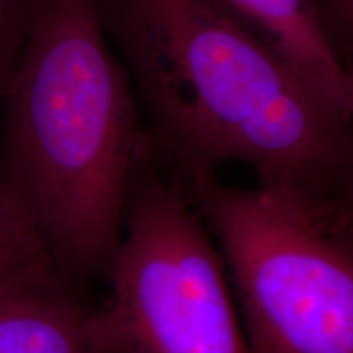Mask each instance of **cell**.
<instances>
[{"label":"cell","mask_w":353,"mask_h":353,"mask_svg":"<svg viewBox=\"0 0 353 353\" xmlns=\"http://www.w3.org/2000/svg\"><path fill=\"white\" fill-rule=\"evenodd\" d=\"M327 208L330 218L339 228L353 232V151L327 203Z\"/></svg>","instance_id":"30bf717a"},{"label":"cell","mask_w":353,"mask_h":353,"mask_svg":"<svg viewBox=\"0 0 353 353\" xmlns=\"http://www.w3.org/2000/svg\"><path fill=\"white\" fill-rule=\"evenodd\" d=\"M314 3L335 56L353 77V0H314Z\"/></svg>","instance_id":"9c48e42d"},{"label":"cell","mask_w":353,"mask_h":353,"mask_svg":"<svg viewBox=\"0 0 353 353\" xmlns=\"http://www.w3.org/2000/svg\"><path fill=\"white\" fill-rule=\"evenodd\" d=\"M110 298L92 314L100 353H250L218 244L154 149L132 179Z\"/></svg>","instance_id":"277c9868"},{"label":"cell","mask_w":353,"mask_h":353,"mask_svg":"<svg viewBox=\"0 0 353 353\" xmlns=\"http://www.w3.org/2000/svg\"><path fill=\"white\" fill-rule=\"evenodd\" d=\"M57 267L0 283V353H100L94 309Z\"/></svg>","instance_id":"5b68a950"},{"label":"cell","mask_w":353,"mask_h":353,"mask_svg":"<svg viewBox=\"0 0 353 353\" xmlns=\"http://www.w3.org/2000/svg\"><path fill=\"white\" fill-rule=\"evenodd\" d=\"M37 0H0V100L19 61Z\"/></svg>","instance_id":"ba28073f"},{"label":"cell","mask_w":353,"mask_h":353,"mask_svg":"<svg viewBox=\"0 0 353 353\" xmlns=\"http://www.w3.org/2000/svg\"><path fill=\"white\" fill-rule=\"evenodd\" d=\"M0 169L69 280L105 275L152 151L99 0H37L8 82Z\"/></svg>","instance_id":"7a4b0ae2"},{"label":"cell","mask_w":353,"mask_h":353,"mask_svg":"<svg viewBox=\"0 0 353 353\" xmlns=\"http://www.w3.org/2000/svg\"><path fill=\"white\" fill-rule=\"evenodd\" d=\"M347 234H348V236H350L352 237V239H353V232H350V231H345Z\"/></svg>","instance_id":"8fae6325"},{"label":"cell","mask_w":353,"mask_h":353,"mask_svg":"<svg viewBox=\"0 0 353 353\" xmlns=\"http://www.w3.org/2000/svg\"><path fill=\"white\" fill-rule=\"evenodd\" d=\"M327 107L353 120V77L335 56L314 0H219Z\"/></svg>","instance_id":"8992f818"},{"label":"cell","mask_w":353,"mask_h":353,"mask_svg":"<svg viewBox=\"0 0 353 353\" xmlns=\"http://www.w3.org/2000/svg\"><path fill=\"white\" fill-rule=\"evenodd\" d=\"M179 182L219 247L250 353H353V239L327 203L216 172Z\"/></svg>","instance_id":"3957f363"},{"label":"cell","mask_w":353,"mask_h":353,"mask_svg":"<svg viewBox=\"0 0 353 353\" xmlns=\"http://www.w3.org/2000/svg\"><path fill=\"white\" fill-rule=\"evenodd\" d=\"M48 267L57 265L28 210L0 169V283Z\"/></svg>","instance_id":"52a82bcc"},{"label":"cell","mask_w":353,"mask_h":353,"mask_svg":"<svg viewBox=\"0 0 353 353\" xmlns=\"http://www.w3.org/2000/svg\"><path fill=\"white\" fill-rule=\"evenodd\" d=\"M157 159L176 180L226 164L259 185L334 195L353 120L322 101L219 0H99Z\"/></svg>","instance_id":"6da1fadb"}]
</instances>
